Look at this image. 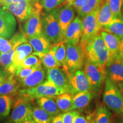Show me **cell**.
Here are the masks:
<instances>
[{
    "label": "cell",
    "instance_id": "8fae6325",
    "mask_svg": "<svg viewBox=\"0 0 123 123\" xmlns=\"http://www.w3.org/2000/svg\"><path fill=\"white\" fill-rule=\"evenodd\" d=\"M69 81L71 87L70 93L75 95L79 92H92L90 83L84 71H76L71 74L69 77Z\"/></svg>",
    "mask_w": 123,
    "mask_h": 123
},
{
    "label": "cell",
    "instance_id": "ac0fdd59",
    "mask_svg": "<svg viewBox=\"0 0 123 123\" xmlns=\"http://www.w3.org/2000/svg\"><path fill=\"white\" fill-rule=\"evenodd\" d=\"M45 76L46 74L44 69L41 66L26 78L18 81L21 87L24 88H31L42 83L44 81Z\"/></svg>",
    "mask_w": 123,
    "mask_h": 123
},
{
    "label": "cell",
    "instance_id": "bcb514c9",
    "mask_svg": "<svg viewBox=\"0 0 123 123\" xmlns=\"http://www.w3.org/2000/svg\"><path fill=\"white\" fill-rule=\"evenodd\" d=\"M117 85L119 86L120 90L121 93H122L123 96V81H121V82L117 83Z\"/></svg>",
    "mask_w": 123,
    "mask_h": 123
},
{
    "label": "cell",
    "instance_id": "1f68e13d",
    "mask_svg": "<svg viewBox=\"0 0 123 123\" xmlns=\"http://www.w3.org/2000/svg\"><path fill=\"white\" fill-rule=\"evenodd\" d=\"M13 101V97L9 95H0V121L8 116Z\"/></svg>",
    "mask_w": 123,
    "mask_h": 123
},
{
    "label": "cell",
    "instance_id": "603a6c76",
    "mask_svg": "<svg viewBox=\"0 0 123 123\" xmlns=\"http://www.w3.org/2000/svg\"><path fill=\"white\" fill-rule=\"evenodd\" d=\"M17 47V45L14 46L9 53H0V65L10 75L14 74L17 70L13 63V56Z\"/></svg>",
    "mask_w": 123,
    "mask_h": 123
},
{
    "label": "cell",
    "instance_id": "83f0119b",
    "mask_svg": "<svg viewBox=\"0 0 123 123\" xmlns=\"http://www.w3.org/2000/svg\"><path fill=\"white\" fill-rule=\"evenodd\" d=\"M108 33H112L120 39L123 40V18H115L107 25L102 28Z\"/></svg>",
    "mask_w": 123,
    "mask_h": 123
},
{
    "label": "cell",
    "instance_id": "d6a6232c",
    "mask_svg": "<svg viewBox=\"0 0 123 123\" xmlns=\"http://www.w3.org/2000/svg\"><path fill=\"white\" fill-rule=\"evenodd\" d=\"M111 112L104 105H100L95 115V123H110Z\"/></svg>",
    "mask_w": 123,
    "mask_h": 123
},
{
    "label": "cell",
    "instance_id": "db71d44e",
    "mask_svg": "<svg viewBox=\"0 0 123 123\" xmlns=\"http://www.w3.org/2000/svg\"><path fill=\"white\" fill-rule=\"evenodd\" d=\"M120 56H121V58H122V59L123 61V55H120Z\"/></svg>",
    "mask_w": 123,
    "mask_h": 123
},
{
    "label": "cell",
    "instance_id": "6f0895ef",
    "mask_svg": "<svg viewBox=\"0 0 123 123\" xmlns=\"http://www.w3.org/2000/svg\"><path fill=\"white\" fill-rule=\"evenodd\" d=\"M105 1H108V0H105Z\"/></svg>",
    "mask_w": 123,
    "mask_h": 123
},
{
    "label": "cell",
    "instance_id": "4dcf8cb0",
    "mask_svg": "<svg viewBox=\"0 0 123 123\" xmlns=\"http://www.w3.org/2000/svg\"><path fill=\"white\" fill-rule=\"evenodd\" d=\"M104 0H88L83 6L77 11L78 16L80 18H84L90 13L101 6Z\"/></svg>",
    "mask_w": 123,
    "mask_h": 123
},
{
    "label": "cell",
    "instance_id": "7a4b0ae2",
    "mask_svg": "<svg viewBox=\"0 0 123 123\" xmlns=\"http://www.w3.org/2000/svg\"><path fill=\"white\" fill-rule=\"evenodd\" d=\"M104 103L117 115L123 116V96L116 83L105 76L103 95Z\"/></svg>",
    "mask_w": 123,
    "mask_h": 123
},
{
    "label": "cell",
    "instance_id": "f907efd6",
    "mask_svg": "<svg viewBox=\"0 0 123 123\" xmlns=\"http://www.w3.org/2000/svg\"><path fill=\"white\" fill-rule=\"evenodd\" d=\"M66 1L67 3H69V4H70V3H73L74 2H75V1H76V0H66Z\"/></svg>",
    "mask_w": 123,
    "mask_h": 123
},
{
    "label": "cell",
    "instance_id": "f6af8a7d",
    "mask_svg": "<svg viewBox=\"0 0 123 123\" xmlns=\"http://www.w3.org/2000/svg\"><path fill=\"white\" fill-rule=\"evenodd\" d=\"M9 40L7 39H5V38L1 37H0V46L4 45V44L7 43L9 42Z\"/></svg>",
    "mask_w": 123,
    "mask_h": 123
},
{
    "label": "cell",
    "instance_id": "3957f363",
    "mask_svg": "<svg viewBox=\"0 0 123 123\" xmlns=\"http://www.w3.org/2000/svg\"><path fill=\"white\" fill-rule=\"evenodd\" d=\"M42 34L51 43L61 41V29L58 19V9L42 14Z\"/></svg>",
    "mask_w": 123,
    "mask_h": 123
},
{
    "label": "cell",
    "instance_id": "f546056e",
    "mask_svg": "<svg viewBox=\"0 0 123 123\" xmlns=\"http://www.w3.org/2000/svg\"><path fill=\"white\" fill-rule=\"evenodd\" d=\"M54 44L55 46V58L61 64L63 69L70 76V75L69 74L68 68H67V62H66V44L63 42H60Z\"/></svg>",
    "mask_w": 123,
    "mask_h": 123
},
{
    "label": "cell",
    "instance_id": "7c38bea8",
    "mask_svg": "<svg viewBox=\"0 0 123 123\" xmlns=\"http://www.w3.org/2000/svg\"><path fill=\"white\" fill-rule=\"evenodd\" d=\"M2 7L13 14L19 22H24L33 12L34 4L29 0H22L18 3L7 5Z\"/></svg>",
    "mask_w": 123,
    "mask_h": 123
},
{
    "label": "cell",
    "instance_id": "7bdbcfd3",
    "mask_svg": "<svg viewBox=\"0 0 123 123\" xmlns=\"http://www.w3.org/2000/svg\"><path fill=\"white\" fill-rule=\"evenodd\" d=\"M22 1V0H0V6H2L7 5L16 4Z\"/></svg>",
    "mask_w": 123,
    "mask_h": 123
},
{
    "label": "cell",
    "instance_id": "f5cc1de1",
    "mask_svg": "<svg viewBox=\"0 0 123 123\" xmlns=\"http://www.w3.org/2000/svg\"><path fill=\"white\" fill-rule=\"evenodd\" d=\"M116 123H123V119L119 121H117V122H116Z\"/></svg>",
    "mask_w": 123,
    "mask_h": 123
},
{
    "label": "cell",
    "instance_id": "5bb4252c",
    "mask_svg": "<svg viewBox=\"0 0 123 123\" xmlns=\"http://www.w3.org/2000/svg\"><path fill=\"white\" fill-rule=\"evenodd\" d=\"M75 19V9L69 4L58 9V19L61 29V41L63 42L66 31Z\"/></svg>",
    "mask_w": 123,
    "mask_h": 123
},
{
    "label": "cell",
    "instance_id": "277c9868",
    "mask_svg": "<svg viewBox=\"0 0 123 123\" xmlns=\"http://www.w3.org/2000/svg\"><path fill=\"white\" fill-rule=\"evenodd\" d=\"M100 7L83 18V33L80 44L84 50L87 44L95 37L100 34V32L102 30L98 22V14Z\"/></svg>",
    "mask_w": 123,
    "mask_h": 123
},
{
    "label": "cell",
    "instance_id": "d4e9b609",
    "mask_svg": "<svg viewBox=\"0 0 123 123\" xmlns=\"http://www.w3.org/2000/svg\"><path fill=\"white\" fill-rule=\"evenodd\" d=\"M36 102L39 107L53 116L59 115L61 111L58 108L56 101L51 97H42L36 99Z\"/></svg>",
    "mask_w": 123,
    "mask_h": 123
},
{
    "label": "cell",
    "instance_id": "ee69618b",
    "mask_svg": "<svg viewBox=\"0 0 123 123\" xmlns=\"http://www.w3.org/2000/svg\"><path fill=\"white\" fill-rule=\"evenodd\" d=\"M51 123H63L62 119V114H59L56 115L53 118Z\"/></svg>",
    "mask_w": 123,
    "mask_h": 123
},
{
    "label": "cell",
    "instance_id": "ab89813d",
    "mask_svg": "<svg viewBox=\"0 0 123 123\" xmlns=\"http://www.w3.org/2000/svg\"><path fill=\"white\" fill-rule=\"evenodd\" d=\"M13 47L12 43L10 41L4 45L0 46V53H9Z\"/></svg>",
    "mask_w": 123,
    "mask_h": 123
},
{
    "label": "cell",
    "instance_id": "4fadbf2b",
    "mask_svg": "<svg viewBox=\"0 0 123 123\" xmlns=\"http://www.w3.org/2000/svg\"><path fill=\"white\" fill-rule=\"evenodd\" d=\"M70 76L63 69L62 67L47 69L46 79L53 81L56 87L63 89L66 92H71L69 81Z\"/></svg>",
    "mask_w": 123,
    "mask_h": 123
},
{
    "label": "cell",
    "instance_id": "c3c4849f",
    "mask_svg": "<svg viewBox=\"0 0 123 123\" xmlns=\"http://www.w3.org/2000/svg\"><path fill=\"white\" fill-rule=\"evenodd\" d=\"M22 123H36L33 120L32 118H29V119H27L26 120L23 121Z\"/></svg>",
    "mask_w": 123,
    "mask_h": 123
},
{
    "label": "cell",
    "instance_id": "44dd1931",
    "mask_svg": "<svg viewBox=\"0 0 123 123\" xmlns=\"http://www.w3.org/2000/svg\"><path fill=\"white\" fill-rule=\"evenodd\" d=\"M55 46L54 43L51 46L50 50L47 53L42 54L34 52L33 54L37 55L41 59L42 63L46 69L62 67L61 64L55 58Z\"/></svg>",
    "mask_w": 123,
    "mask_h": 123
},
{
    "label": "cell",
    "instance_id": "8992f818",
    "mask_svg": "<svg viewBox=\"0 0 123 123\" xmlns=\"http://www.w3.org/2000/svg\"><path fill=\"white\" fill-rule=\"evenodd\" d=\"M13 101L10 121L12 123H22L29 118H32V100L22 95L18 94Z\"/></svg>",
    "mask_w": 123,
    "mask_h": 123
},
{
    "label": "cell",
    "instance_id": "f1b7e54d",
    "mask_svg": "<svg viewBox=\"0 0 123 123\" xmlns=\"http://www.w3.org/2000/svg\"><path fill=\"white\" fill-rule=\"evenodd\" d=\"M54 116L40 107H33L32 119L36 123H51Z\"/></svg>",
    "mask_w": 123,
    "mask_h": 123
},
{
    "label": "cell",
    "instance_id": "681fc988",
    "mask_svg": "<svg viewBox=\"0 0 123 123\" xmlns=\"http://www.w3.org/2000/svg\"><path fill=\"white\" fill-rule=\"evenodd\" d=\"M30 2H31L33 4H35V3L37 2H39V0H29Z\"/></svg>",
    "mask_w": 123,
    "mask_h": 123
},
{
    "label": "cell",
    "instance_id": "9a60e30c",
    "mask_svg": "<svg viewBox=\"0 0 123 123\" xmlns=\"http://www.w3.org/2000/svg\"><path fill=\"white\" fill-rule=\"evenodd\" d=\"M105 75L116 83L123 81V61L120 55L109 60L105 68Z\"/></svg>",
    "mask_w": 123,
    "mask_h": 123
},
{
    "label": "cell",
    "instance_id": "74e56055",
    "mask_svg": "<svg viewBox=\"0 0 123 123\" xmlns=\"http://www.w3.org/2000/svg\"><path fill=\"white\" fill-rule=\"evenodd\" d=\"M79 113V112L75 111L64 112L62 114V119L63 123H74L75 117Z\"/></svg>",
    "mask_w": 123,
    "mask_h": 123
},
{
    "label": "cell",
    "instance_id": "7dc6e473",
    "mask_svg": "<svg viewBox=\"0 0 123 123\" xmlns=\"http://www.w3.org/2000/svg\"><path fill=\"white\" fill-rule=\"evenodd\" d=\"M120 55H123V40L121 41L120 45Z\"/></svg>",
    "mask_w": 123,
    "mask_h": 123
},
{
    "label": "cell",
    "instance_id": "680465c9",
    "mask_svg": "<svg viewBox=\"0 0 123 123\" xmlns=\"http://www.w3.org/2000/svg\"><path fill=\"white\" fill-rule=\"evenodd\" d=\"M39 1H40V0H39Z\"/></svg>",
    "mask_w": 123,
    "mask_h": 123
},
{
    "label": "cell",
    "instance_id": "ba28073f",
    "mask_svg": "<svg viewBox=\"0 0 123 123\" xmlns=\"http://www.w3.org/2000/svg\"><path fill=\"white\" fill-rule=\"evenodd\" d=\"M42 7L39 2L34 4V9L31 15L24 25V32L27 39L42 34Z\"/></svg>",
    "mask_w": 123,
    "mask_h": 123
},
{
    "label": "cell",
    "instance_id": "30bf717a",
    "mask_svg": "<svg viewBox=\"0 0 123 123\" xmlns=\"http://www.w3.org/2000/svg\"><path fill=\"white\" fill-rule=\"evenodd\" d=\"M16 27L14 15L0 6V37L9 39L13 35Z\"/></svg>",
    "mask_w": 123,
    "mask_h": 123
},
{
    "label": "cell",
    "instance_id": "11a10c76",
    "mask_svg": "<svg viewBox=\"0 0 123 123\" xmlns=\"http://www.w3.org/2000/svg\"><path fill=\"white\" fill-rule=\"evenodd\" d=\"M122 12H123V6L122 7Z\"/></svg>",
    "mask_w": 123,
    "mask_h": 123
},
{
    "label": "cell",
    "instance_id": "484cf974",
    "mask_svg": "<svg viewBox=\"0 0 123 123\" xmlns=\"http://www.w3.org/2000/svg\"><path fill=\"white\" fill-rule=\"evenodd\" d=\"M93 98L92 92H79L74 95L73 100V111L80 110L88 105Z\"/></svg>",
    "mask_w": 123,
    "mask_h": 123
},
{
    "label": "cell",
    "instance_id": "cb8c5ba5",
    "mask_svg": "<svg viewBox=\"0 0 123 123\" xmlns=\"http://www.w3.org/2000/svg\"><path fill=\"white\" fill-rule=\"evenodd\" d=\"M73 97L74 95L70 92H64L51 98H53L56 101L60 111L64 113L73 111Z\"/></svg>",
    "mask_w": 123,
    "mask_h": 123
},
{
    "label": "cell",
    "instance_id": "4316f807",
    "mask_svg": "<svg viewBox=\"0 0 123 123\" xmlns=\"http://www.w3.org/2000/svg\"><path fill=\"white\" fill-rule=\"evenodd\" d=\"M113 19L114 16L111 10L110 5L108 1H104L101 5L98 14V22L101 28L107 25Z\"/></svg>",
    "mask_w": 123,
    "mask_h": 123
},
{
    "label": "cell",
    "instance_id": "2e32d148",
    "mask_svg": "<svg viewBox=\"0 0 123 123\" xmlns=\"http://www.w3.org/2000/svg\"><path fill=\"white\" fill-rule=\"evenodd\" d=\"M82 33L83 21L79 16H77L66 31L63 42L64 43H71L76 45L80 43Z\"/></svg>",
    "mask_w": 123,
    "mask_h": 123
},
{
    "label": "cell",
    "instance_id": "d590c367",
    "mask_svg": "<svg viewBox=\"0 0 123 123\" xmlns=\"http://www.w3.org/2000/svg\"><path fill=\"white\" fill-rule=\"evenodd\" d=\"M39 67H38V66L31 67H19L17 70L16 73L14 74V75L18 80L25 79L29 75H30L32 73H33Z\"/></svg>",
    "mask_w": 123,
    "mask_h": 123
},
{
    "label": "cell",
    "instance_id": "6da1fadb",
    "mask_svg": "<svg viewBox=\"0 0 123 123\" xmlns=\"http://www.w3.org/2000/svg\"><path fill=\"white\" fill-rule=\"evenodd\" d=\"M85 51L86 58L105 74V68L110 59V54L100 34L95 37L87 44Z\"/></svg>",
    "mask_w": 123,
    "mask_h": 123
},
{
    "label": "cell",
    "instance_id": "816d5d0a",
    "mask_svg": "<svg viewBox=\"0 0 123 123\" xmlns=\"http://www.w3.org/2000/svg\"><path fill=\"white\" fill-rule=\"evenodd\" d=\"M89 123H95V119H91L90 120V122Z\"/></svg>",
    "mask_w": 123,
    "mask_h": 123
},
{
    "label": "cell",
    "instance_id": "e0dca14e",
    "mask_svg": "<svg viewBox=\"0 0 123 123\" xmlns=\"http://www.w3.org/2000/svg\"><path fill=\"white\" fill-rule=\"evenodd\" d=\"M100 35L109 51L110 59L119 56L120 55V39L113 34L104 30L101 31Z\"/></svg>",
    "mask_w": 123,
    "mask_h": 123
},
{
    "label": "cell",
    "instance_id": "5b68a950",
    "mask_svg": "<svg viewBox=\"0 0 123 123\" xmlns=\"http://www.w3.org/2000/svg\"><path fill=\"white\" fill-rule=\"evenodd\" d=\"M64 92H66L65 91L56 87L53 81L46 80L36 87L22 90L21 89L18 94L34 100L42 97H53Z\"/></svg>",
    "mask_w": 123,
    "mask_h": 123
},
{
    "label": "cell",
    "instance_id": "836d02e7",
    "mask_svg": "<svg viewBox=\"0 0 123 123\" xmlns=\"http://www.w3.org/2000/svg\"><path fill=\"white\" fill-rule=\"evenodd\" d=\"M115 18H123L122 12V0H108Z\"/></svg>",
    "mask_w": 123,
    "mask_h": 123
},
{
    "label": "cell",
    "instance_id": "e575fe53",
    "mask_svg": "<svg viewBox=\"0 0 123 123\" xmlns=\"http://www.w3.org/2000/svg\"><path fill=\"white\" fill-rule=\"evenodd\" d=\"M66 0H40V4L46 12H49L56 9Z\"/></svg>",
    "mask_w": 123,
    "mask_h": 123
},
{
    "label": "cell",
    "instance_id": "b9f144b4",
    "mask_svg": "<svg viewBox=\"0 0 123 123\" xmlns=\"http://www.w3.org/2000/svg\"><path fill=\"white\" fill-rule=\"evenodd\" d=\"M74 123H88V120L85 116L79 113L75 117Z\"/></svg>",
    "mask_w": 123,
    "mask_h": 123
},
{
    "label": "cell",
    "instance_id": "60d3db41",
    "mask_svg": "<svg viewBox=\"0 0 123 123\" xmlns=\"http://www.w3.org/2000/svg\"><path fill=\"white\" fill-rule=\"evenodd\" d=\"M10 74L2 68V66L0 65V85L4 81L7 79V78L10 76Z\"/></svg>",
    "mask_w": 123,
    "mask_h": 123
},
{
    "label": "cell",
    "instance_id": "ffe728a7",
    "mask_svg": "<svg viewBox=\"0 0 123 123\" xmlns=\"http://www.w3.org/2000/svg\"><path fill=\"white\" fill-rule=\"evenodd\" d=\"M33 48L29 42H26L15 48L13 56V63L17 68L22 65L27 56L33 53Z\"/></svg>",
    "mask_w": 123,
    "mask_h": 123
},
{
    "label": "cell",
    "instance_id": "9c48e42d",
    "mask_svg": "<svg viewBox=\"0 0 123 123\" xmlns=\"http://www.w3.org/2000/svg\"><path fill=\"white\" fill-rule=\"evenodd\" d=\"M84 72L88 79L92 91H100L106 75L103 73L93 63L86 58L84 63Z\"/></svg>",
    "mask_w": 123,
    "mask_h": 123
},
{
    "label": "cell",
    "instance_id": "9f6ffc18",
    "mask_svg": "<svg viewBox=\"0 0 123 123\" xmlns=\"http://www.w3.org/2000/svg\"><path fill=\"white\" fill-rule=\"evenodd\" d=\"M122 1H123V0H122Z\"/></svg>",
    "mask_w": 123,
    "mask_h": 123
},
{
    "label": "cell",
    "instance_id": "d6986e66",
    "mask_svg": "<svg viewBox=\"0 0 123 123\" xmlns=\"http://www.w3.org/2000/svg\"><path fill=\"white\" fill-rule=\"evenodd\" d=\"M21 87V84L14 74H12L0 85V95L16 96L19 93Z\"/></svg>",
    "mask_w": 123,
    "mask_h": 123
},
{
    "label": "cell",
    "instance_id": "8d00e7d4",
    "mask_svg": "<svg viewBox=\"0 0 123 123\" xmlns=\"http://www.w3.org/2000/svg\"><path fill=\"white\" fill-rule=\"evenodd\" d=\"M41 63H42V61L41 59L37 55L32 54L26 58L20 67H34V66L39 67L41 66Z\"/></svg>",
    "mask_w": 123,
    "mask_h": 123
},
{
    "label": "cell",
    "instance_id": "52a82bcc",
    "mask_svg": "<svg viewBox=\"0 0 123 123\" xmlns=\"http://www.w3.org/2000/svg\"><path fill=\"white\" fill-rule=\"evenodd\" d=\"M65 44L67 68L71 75L83 67L86 59V52L80 43L76 45L71 43Z\"/></svg>",
    "mask_w": 123,
    "mask_h": 123
},
{
    "label": "cell",
    "instance_id": "f35d334b",
    "mask_svg": "<svg viewBox=\"0 0 123 123\" xmlns=\"http://www.w3.org/2000/svg\"><path fill=\"white\" fill-rule=\"evenodd\" d=\"M88 0H76L75 2L73 3H67V4H69L70 5L73 6L75 9H76V11H78L79 9H80L84 5V4L87 2Z\"/></svg>",
    "mask_w": 123,
    "mask_h": 123
},
{
    "label": "cell",
    "instance_id": "7402d4cb",
    "mask_svg": "<svg viewBox=\"0 0 123 123\" xmlns=\"http://www.w3.org/2000/svg\"><path fill=\"white\" fill-rule=\"evenodd\" d=\"M28 42L32 46L34 51L39 53H47L51 46V43L43 34L29 38Z\"/></svg>",
    "mask_w": 123,
    "mask_h": 123
}]
</instances>
